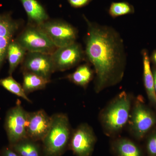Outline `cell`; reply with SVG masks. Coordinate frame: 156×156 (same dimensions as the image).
<instances>
[{"instance_id": "cell-1", "label": "cell", "mask_w": 156, "mask_h": 156, "mask_svg": "<svg viewBox=\"0 0 156 156\" xmlns=\"http://www.w3.org/2000/svg\"><path fill=\"white\" fill-rule=\"evenodd\" d=\"M84 18L88 30L85 54L94 67V89L99 93L122 80L126 65V49L122 38L114 28Z\"/></svg>"}, {"instance_id": "cell-2", "label": "cell", "mask_w": 156, "mask_h": 156, "mask_svg": "<svg viewBox=\"0 0 156 156\" xmlns=\"http://www.w3.org/2000/svg\"><path fill=\"white\" fill-rule=\"evenodd\" d=\"M131 103V95L123 91L101 112L99 119L107 136H115L127 125L130 118Z\"/></svg>"}, {"instance_id": "cell-3", "label": "cell", "mask_w": 156, "mask_h": 156, "mask_svg": "<svg viewBox=\"0 0 156 156\" xmlns=\"http://www.w3.org/2000/svg\"><path fill=\"white\" fill-rule=\"evenodd\" d=\"M67 115L57 113L52 116L49 131L41 141L44 156H62L69 144L72 131Z\"/></svg>"}, {"instance_id": "cell-4", "label": "cell", "mask_w": 156, "mask_h": 156, "mask_svg": "<svg viewBox=\"0 0 156 156\" xmlns=\"http://www.w3.org/2000/svg\"><path fill=\"white\" fill-rule=\"evenodd\" d=\"M15 40L27 52L52 55L57 49L47 34L33 24H29Z\"/></svg>"}, {"instance_id": "cell-5", "label": "cell", "mask_w": 156, "mask_h": 156, "mask_svg": "<svg viewBox=\"0 0 156 156\" xmlns=\"http://www.w3.org/2000/svg\"><path fill=\"white\" fill-rule=\"evenodd\" d=\"M128 123L131 134L138 140L142 139L155 125V116L146 105L142 98L139 96L135 100Z\"/></svg>"}, {"instance_id": "cell-6", "label": "cell", "mask_w": 156, "mask_h": 156, "mask_svg": "<svg viewBox=\"0 0 156 156\" xmlns=\"http://www.w3.org/2000/svg\"><path fill=\"white\" fill-rule=\"evenodd\" d=\"M28 113L23 108L20 101L7 112L5 128L9 145H13L27 137V128Z\"/></svg>"}, {"instance_id": "cell-7", "label": "cell", "mask_w": 156, "mask_h": 156, "mask_svg": "<svg viewBox=\"0 0 156 156\" xmlns=\"http://www.w3.org/2000/svg\"><path fill=\"white\" fill-rule=\"evenodd\" d=\"M38 26L47 34L57 48L74 43L77 37L76 29L61 20H48Z\"/></svg>"}, {"instance_id": "cell-8", "label": "cell", "mask_w": 156, "mask_h": 156, "mask_svg": "<svg viewBox=\"0 0 156 156\" xmlns=\"http://www.w3.org/2000/svg\"><path fill=\"white\" fill-rule=\"evenodd\" d=\"M96 141L93 129L88 124L83 123L72 132L68 148L76 156H90Z\"/></svg>"}, {"instance_id": "cell-9", "label": "cell", "mask_w": 156, "mask_h": 156, "mask_svg": "<svg viewBox=\"0 0 156 156\" xmlns=\"http://www.w3.org/2000/svg\"><path fill=\"white\" fill-rule=\"evenodd\" d=\"M85 55L80 45L76 42L57 48L51 55L55 71H64L73 67L83 60Z\"/></svg>"}, {"instance_id": "cell-10", "label": "cell", "mask_w": 156, "mask_h": 156, "mask_svg": "<svg viewBox=\"0 0 156 156\" xmlns=\"http://www.w3.org/2000/svg\"><path fill=\"white\" fill-rule=\"evenodd\" d=\"M23 72L35 74L50 80L55 72L51 55L37 52H27L23 61Z\"/></svg>"}, {"instance_id": "cell-11", "label": "cell", "mask_w": 156, "mask_h": 156, "mask_svg": "<svg viewBox=\"0 0 156 156\" xmlns=\"http://www.w3.org/2000/svg\"><path fill=\"white\" fill-rule=\"evenodd\" d=\"M52 122L50 116L44 110L28 113L27 137L35 141H42L47 134Z\"/></svg>"}, {"instance_id": "cell-12", "label": "cell", "mask_w": 156, "mask_h": 156, "mask_svg": "<svg viewBox=\"0 0 156 156\" xmlns=\"http://www.w3.org/2000/svg\"><path fill=\"white\" fill-rule=\"evenodd\" d=\"M19 24L8 15L0 14V68L7 55L10 43L13 41Z\"/></svg>"}, {"instance_id": "cell-13", "label": "cell", "mask_w": 156, "mask_h": 156, "mask_svg": "<svg viewBox=\"0 0 156 156\" xmlns=\"http://www.w3.org/2000/svg\"><path fill=\"white\" fill-rule=\"evenodd\" d=\"M143 63V80L148 98L156 110V93L152 71L151 69L150 56L146 49L141 52Z\"/></svg>"}, {"instance_id": "cell-14", "label": "cell", "mask_w": 156, "mask_h": 156, "mask_svg": "<svg viewBox=\"0 0 156 156\" xmlns=\"http://www.w3.org/2000/svg\"><path fill=\"white\" fill-rule=\"evenodd\" d=\"M29 20L33 25L39 26L48 20L44 7L37 0H20Z\"/></svg>"}, {"instance_id": "cell-15", "label": "cell", "mask_w": 156, "mask_h": 156, "mask_svg": "<svg viewBox=\"0 0 156 156\" xmlns=\"http://www.w3.org/2000/svg\"><path fill=\"white\" fill-rule=\"evenodd\" d=\"M10 146L20 156H44L42 146L39 141L28 137Z\"/></svg>"}, {"instance_id": "cell-16", "label": "cell", "mask_w": 156, "mask_h": 156, "mask_svg": "<svg viewBox=\"0 0 156 156\" xmlns=\"http://www.w3.org/2000/svg\"><path fill=\"white\" fill-rule=\"evenodd\" d=\"M112 149L116 156H142L138 146L127 138L116 140L112 144Z\"/></svg>"}, {"instance_id": "cell-17", "label": "cell", "mask_w": 156, "mask_h": 156, "mask_svg": "<svg viewBox=\"0 0 156 156\" xmlns=\"http://www.w3.org/2000/svg\"><path fill=\"white\" fill-rule=\"evenodd\" d=\"M26 50L16 41L10 43L7 51L9 59V74L11 76L20 63L23 62L27 54Z\"/></svg>"}, {"instance_id": "cell-18", "label": "cell", "mask_w": 156, "mask_h": 156, "mask_svg": "<svg viewBox=\"0 0 156 156\" xmlns=\"http://www.w3.org/2000/svg\"><path fill=\"white\" fill-rule=\"evenodd\" d=\"M50 80L33 73L23 72V88L27 94L45 89Z\"/></svg>"}, {"instance_id": "cell-19", "label": "cell", "mask_w": 156, "mask_h": 156, "mask_svg": "<svg viewBox=\"0 0 156 156\" xmlns=\"http://www.w3.org/2000/svg\"><path fill=\"white\" fill-rule=\"evenodd\" d=\"M93 71L89 65L85 64L79 66L67 78L74 84L86 88L93 77Z\"/></svg>"}, {"instance_id": "cell-20", "label": "cell", "mask_w": 156, "mask_h": 156, "mask_svg": "<svg viewBox=\"0 0 156 156\" xmlns=\"http://www.w3.org/2000/svg\"><path fill=\"white\" fill-rule=\"evenodd\" d=\"M0 85L12 94L21 98L27 102L32 103V101L27 96L22 86L11 76L0 80Z\"/></svg>"}, {"instance_id": "cell-21", "label": "cell", "mask_w": 156, "mask_h": 156, "mask_svg": "<svg viewBox=\"0 0 156 156\" xmlns=\"http://www.w3.org/2000/svg\"><path fill=\"white\" fill-rule=\"evenodd\" d=\"M134 11L133 7L125 2L112 3L109 10L110 15L114 18L132 14Z\"/></svg>"}, {"instance_id": "cell-22", "label": "cell", "mask_w": 156, "mask_h": 156, "mask_svg": "<svg viewBox=\"0 0 156 156\" xmlns=\"http://www.w3.org/2000/svg\"><path fill=\"white\" fill-rule=\"evenodd\" d=\"M147 150L151 156H156V133L152 135L149 138L147 144Z\"/></svg>"}, {"instance_id": "cell-23", "label": "cell", "mask_w": 156, "mask_h": 156, "mask_svg": "<svg viewBox=\"0 0 156 156\" xmlns=\"http://www.w3.org/2000/svg\"><path fill=\"white\" fill-rule=\"evenodd\" d=\"M0 156H20L9 145L5 147L0 151Z\"/></svg>"}, {"instance_id": "cell-24", "label": "cell", "mask_w": 156, "mask_h": 156, "mask_svg": "<svg viewBox=\"0 0 156 156\" xmlns=\"http://www.w3.org/2000/svg\"><path fill=\"white\" fill-rule=\"evenodd\" d=\"M70 4L75 8H80L86 5L91 0H68Z\"/></svg>"}, {"instance_id": "cell-25", "label": "cell", "mask_w": 156, "mask_h": 156, "mask_svg": "<svg viewBox=\"0 0 156 156\" xmlns=\"http://www.w3.org/2000/svg\"><path fill=\"white\" fill-rule=\"evenodd\" d=\"M150 60L153 64V66H156V50H154L151 56H150Z\"/></svg>"}, {"instance_id": "cell-26", "label": "cell", "mask_w": 156, "mask_h": 156, "mask_svg": "<svg viewBox=\"0 0 156 156\" xmlns=\"http://www.w3.org/2000/svg\"><path fill=\"white\" fill-rule=\"evenodd\" d=\"M152 71L153 76L155 90L156 93V66H153Z\"/></svg>"}]
</instances>
